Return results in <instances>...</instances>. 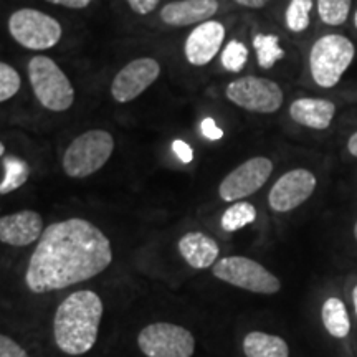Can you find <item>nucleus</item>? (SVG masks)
<instances>
[{"label": "nucleus", "instance_id": "nucleus-1", "mask_svg": "<svg viewBox=\"0 0 357 357\" xmlns=\"http://www.w3.org/2000/svg\"><path fill=\"white\" fill-rule=\"evenodd\" d=\"M111 261L109 238L95 223L66 218L45 229L30 257L25 283L35 294L56 291L95 278Z\"/></svg>", "mask_w": 357, "mask_h": 357}, {"label": "nucleus", "instance_id": "nucleus-2", "mask_svg": "<svg viewBox=\"0 0 357 357\" xmlns=\"http://www.w3.org/2000/svg\"><path fill=\"white\" fill-rule=\"evenodd\" d=\"M102 318V301L91 289H79L56 307L53 334L58 349L68 356H83L95 346Z\"/></svg>", "mask_w": 357, "mask_h": 357}, {"label": "nucleus", "instance_id": "nucleus-3", "mask_svg": "<svg viewBox=\"0 0 357 357\" xmlns=\"http://www.w3.org/2000/svg\"><path fill=\"white\" fill-rule=\"evenodd\" d=\"M357 63V42L349 35L329 30L312 40L306 53V71L312 86L336 91Z\"/></svg>", "mask_w": 357, "mask_h": 357}, {"label": "nucleus", "instance_id": "nucleus-4", "mask_svg": "<svg viewBox=\"0 0 357 357\" xmlns=\"http://www.w3.org/2000/svg\"><path fill=\"white\" fill-rule=\"evenodd\" d=\"M26 71L33 95L43 108L53 113H63L73 106L75 88L56 61L37 55L29 61Z\"/></svg>", "mask_w": 357, "mask_h": 357}, {"label": "nucleus", "instance_id": "nucleus-5", "mask_svg": "<svg viewBox=\"0 0 357 357\" xmlns=\"http://www.w3.org/2000/svg\"><path fill=\"white\" fill-rule=\"evenodd\" d=\"M114 151V139L105 129L79 134L65 149L61 167L71 178H84L105 167Z\"/></svg>", "mask_w": 357, "mask_h": 357}, {"label": "nucleus", "instance_id": "nucleus-6", "mask_svg": "<svg viewBox=\"0 0 357 357\" xmlns=\"http://www.w3.org/2000/svg\"><path fill=\"white\" fill-rule=\"evenodd\" d=\"M8 32L26 50H50L63 37V26L55 17L37 8H20L8 19Z\"/></svg>", "mask_w": 357, "mask_h": 357}, {"label": "nucleus", "instance_id": "nucleus-7", "mask_svg": "<svg viewBox=\"0 0 357 357\" xmlns=\"http://www.w3.org/2000/svg\"><path fill=\"white\" fill-rule=\"evenodd\" d=\"M215 278L245 291L275 294L281 289V281L261 263L247 257H225L212 266Z\"/></svg>", "mask_w": 357, "mask_h": 357}, {"label": "nucleus", "instance_id": "nucleus-8", "mask_svg": "<svg viewBox=\"0 0 357 357\" xmlns=\"http://www.w3.org/2000/svg\"><path fill=\"white\" fill-rule=\"evenodd\" d=\"M225 96L231 105L260 114H273L284 102V91L278 83L263 77H242L230 82Z\"/></svg>", "mask_w": 357, "mask_h": 357}, {"label": "nucleus", "instance_id": "nucleus-9", "mask_svg": "<svg viewBox=\"0 0 357 357\" xmlns=\"http://www.w3.org/2000/svg\"><path fill=\"white\" fill-rule=\"evenodd\" d=\"M319 178L307 167H294L276 178L268 192V207L276 213H288L305 205L318 189Z\"/></svg>", "mask_w": 357, "mask_h": 357}, {"label": "nucleus", "instance_id": "nucleus-10", "mask_svg": "<svg viewBox=\"0 0 357 357\" xmlns=\"http://www.w3.org/2000/svg\"><path fill=\"white\" fill-rule=\"evenodd\" d=\"M137 346L147 357H192L195 339L189 329L182 326L154 323L139 333Z\"/></svg>", "mask_w": 357, "mask_h": 357}, {"label": "nucleus", "instance_id": "nucleus-11", "mask_svg": "<svg viewBox=\"0 0 357 357\" xmlns=\"http://www.w3.org/2000/svg\"><path fill=\"white\" fill-rule=\"evenodd\" d=\"M273 160L257 155L245 160L238 167L227 174L218 185V195L223 202H240L261 189L273 174Z\"/></svg>", "mask_w": 357, "mask_h": 357}, {"label": "nucleus", "instance_id": "nucleus-12", "mask_svg": "<svg viewBox=\"0 0 357 357\" xmlns=\"http://www.w3.org/2000/svg\"><path fill=\"white\" fill-rule=\"evenodd\" d=\"M160 75V65L151 56H141L129 61L116 73L111 82V96L114 101L129 102L139 98Z\"/></svg>", "mask_w": 357, "mask_h": 357}, {"label": "nucleus", "instance_id": "nucleus-13", "mask_svg": "<svg viewBox=\"0 0 357 357\" xmlns=\"http://www.w3.org/2000/svg\"><path fill=\"white\" fill-rule=\"evenodd\" d=\"M339 114L337 101L329 96H298L289 102L288 116L298 128L312 132L329 131Z\"/></svg>", "mask_w": 357, "mask_h": 357}, {"label": "nucleus", "instance_id": "nucleus-14", "mask_svg": "<svg viewBox=\"0 0 357 357\" xmlns=\"http://www.w3.org/2000/svg\"><path fill=\"white\" fill-rule=\"evenodd\" d=\"M225 40V26L217 20L204 22L189 33L184 45V55L192 66L208 65L220 52Z\"/></svg>", "mask_w": 357, "mask_h": 357}, {"label": "nucleus", "instance_id": "nucleus-15", "mask_svg": "<svg viewBox=\"0 0 357 357\" xmlns=\"http://www.w3.org/2000/svg\"><path fill=\"white\" fill-rule=\"evenodd\" d=\"M43 218L35 211H20L0 218V240L10 247H29L42 238Z\"/></svg>", "mask_w": 357, "mask_h": 357}, {"label": "nucleus", "instance_id": "nucleus-16", "mask_svg": "<svg viewBox=\"0 0 357 357\" xmlns=\"http://www.w3.org/2000/svg\"><path fill=\"white\" fill-rule=\"evenodd\" d=\"M217 12L218 0H174L160 8V20L171 26L200 25Z\"/></svg>", "mask_w": 357, "mask_h": 357}, {"label": "nucleus", "instance_id": "nucleus-17", "mask_svg": "<svg viewBox=\"0 0 357 357\" xmlns=\"http://www.w3.org/2000/svg\"><path fill=\"white\" fill-rule=\"evenodd\" d=\"M178 253L184 258L185 263L195 270H205L217 263L218 243L212 236L202 234V231H189L178 240L177 243Z\"/></svg>", "mask_w": 357, "mask_h": 357}, {"label": "nucleus", "instance_id": "nucleus-18", "mask_svg": "<svg viewBox=\"0 0 357 357\" xmlns=\"http://www.w3.org/2000/svg\"><path fill=\"white\" fill-rule=\"evenodd\" d=\"M247 357H289L288 342L283 337L263 331H252L243 339Z\"/></svg>", "mask_w": 357, "mask_h": 357}, {"label": "nucleus", "instance_id": "nucleus-19", "mask_svg": "<svg viewBox=\"0 0 357 357\" xmlns=\"http://www.w3.org/2000/svg\"><path fill=\"white\" fill-rule=\"evenodd\" d=\"M321 319L326 331L336 339H344L351 333V318L346 303L337 296H329L321 306Z\"/></svg>", "mask_w": 357, "mask_h": 357}, {"label": "nucleus", "instance_id": "nucleus-20", "mask_svg": "<svg viewBox=\"0 0 357 357\" xmlns=\"http://www.w3.org/2000/svg\"><path fill=\"white\" fill-rule=\"evenodd\" d=\"M354 0H316V17L329 30H337L351 22Z\"/></svg>", "mask_w": 357, "mask_h": 357}, {"label": "nucleus", "instance_id": "nucleus-21", "mask_svg": "<svg viewBox=\"0 0 357 357\" xmlns=\"http://www.w3.org/2000/svg\"><path fill=\"white\" fill-rule=\"evenodd\" d=\"M316 0H289L284 8V26L289 33L303 35L311 29Z\"/></svg>", "mask_w": 357, "mask_h": 357}, {"label": "nucleus", "instance_id": "nucleus-22", "mask_svg": "<svg viewBox=\"0 0 357 357\" xmlns=\"http://www.w3.org/2000/svg\"><path fill=\"white\" fill-rule=\"evenodd\" d=\"M32 169L25 159L17 155L2 158V181H0V194L7 195L10 192L20 189L26 184Z\"/></svg>", "mask_w": 357, "mask_h": 357}, {"label": "nucleus", "instance_id": "nucleus-23", "mask_svg": "<svg viewBox=\"0 0 357 357\" xmlns=\"http://www.w3.org/2000/svg\"><path fill=\"white\" fill-rule=\"evenodd\" d=\"M257 60L260 68L271 70L287 58V52L281 47V40L275 33H258L253 38Z\"/></svg>", "mask_w": 357, "mask_h": 357}, {"label": "nucleus", "instance_id": "nucleus-24", "mask_svg": "<svg viewBox=\"0 0 357 357\" xmlns=\"http://www.w3.org/2000/svg\"><path fill=\"white\" fill-rule=\"evenodd\" d=\"M257 220V208L253 207V204L245 202V200H240V202L231 204L220 218V225L225 231H236L243 227L250 225Z\"/></svg>", "mask_w": 357, "mask_h": 357}, {"label": "nucleus", "instance_id": "nucleus-25", "mask_svg": "<svg viewBox=\"0 0 357 357\" xmlns=\"http://www.w3.org/2000/svg\"><path fill=\"white\" fill-rule=\"evenodd\" d=\"M220 60L223 68L234 71V73H240L248 61V48L240 40H230L223 48Z\"/></svg>", "mask_w": 357, "mask_h": 357}, {"label": "nucleus", "instance_id": "nucleus-26", "mask_svg": "<svg viewBox=\"0 0 357 357\" xmlns=\"http://www.w3.org/2000/svg\"><path fill=\"white\" fill-rule=\"evenodd\" d=\"M20 86L22 79L19 71L13 68L12 65L2 61L0 63V101L6 102L12 100L20 91Z\"/></svg>", "mask_w": 357, "mask_h": 357}, {"label": "nucleus", "instance_id": "nucleus-27", "mask_svg": "<svg viewBox=\"0 0 357 357\" xmlns=\"http://www.w3.org/2000/svg\"><path fill=\"white\" fill-rule=\"evenodd\" d=\"M0 357H30L20 344H17L12 337L2 334L0 336Z\"/></svg>", "mask_w": 357, "mask_h": 357}, {"label": "nucleus", "instance_id": "nucleus-28", "mask_svg": "<svg viewBox=\"0 0 357 357\" xmlns=\"http://www.w3.org/2000/svg\"><path fill=\"white\" fill-rule=\"evenodd\" d=\"M172 153L177 155L181 162L184 164H190L192 160H194V149H192V146H189L182 139L172 141Z\"/></svg>", "mask_w": 357, "mask_h": 357}, {"label": "nucleus", "instance_id": "nucleus-29", "mask_svg": "<svg viewBox=\"0 0 357 357\" xmlns=\"http://www.w3.org/2000/svg\"><path fill=\"white\" fill-rule=\"evenodd\" d=\"M131 10L137 15H147L159 7L160 0H126Z\"/></svg>", "mask_w": 357, "mask_h": 357}, {"label": "nucleus", "instance_id": "nucleus-30", "mask_svg": "<svg viewBox=\"0 0 357 357\" xmlns=\"http://www.w3.org/2000/svg\"><path fill=\"white\" fill-rule=\"evenodd\" d=\"M200 131H202L204 136L211 141H218L223 137V131L218 128V124L213 118L202 119V123H200Z\"/></svg>", "mask_w": 357, "mask_h": 357}, {"label": "nucleus", "instance_id": "nucleus-31", "mask_svg": "<svg viewBox=\"0 0 357 357\" xmlns=\"http://www.w3.org/2000/svg\"><path fill=\"white\" fill-rule=\"evenodd\" d=\"M47 2L53 3V6L73 8V10H82V8H86L88 6H91L93 0H47Z\"/></svg>", "mask_w": 357, "mask_h": 357}, {"label": "nucleus", "instance_id": "nucleus-32", "mask_svg": "<svg viewBox=\"0 0 357 357\" xmlns=\"http://www.w3.org/2000/svg\"><path fill=\"white\" fill-rule=\"evenodd\" d=\"M344 153L349 159L357 160V129L349 132L344 141Z\"/></svg>", "mask_w": 357, "mask_h": 357}, {"label": "nucleus", "instance_id": "nucleus-33", "mask_svg": "<svg viewBox=\"0 0 357 357\" xmlns=\"http://www.w3.org/2000/svg\"><path fill=\"white\" fill-rule=\"evenodd\" d=\"M234 2L247 8H263L270 0H234Z\"/></svg>", "mask_w": 357, "mask_h": 357}, {"label": "nucleus", "instance_id": "nucleus-34", "mask_svg": "<svg viewBox=\"0 0 357 357\" xmlns=\"http://www.w3.org/2000/svg\"><path fill=\"white\" fill-rule=\"evenodd\" d=\"M351 300H352V307H354V312L357 316V283L351 289Z\"/></svg>", "mask_w": 357, "mask_h": 357}, {"label": "nucleus", "instance_id": "nucleus-35", "mask_svg": "<svg viewBox=\"0 0 357 357\" xmlns=\"http://www.w3.org/2000/svg\"><path fill=\"white\" fill-rule=\"evenodd\" d=\"M351 25H352V30L357 33V6L354 7V12H352V17H351Z\"/></svg>", "mask_w": 357, "mask_h": 357}, {"label": "nucleus", "instance_id": "nucleus-36", "mask_svg": "<svg viewBox=\"0 0 357 357\" xmlns=\"http://www.w3.org/2000/svg\"><path fill=\"white\" fill-rule=\"evenodd\" d=\"M352 238H354V242L357 243V218H356L354 225H352Z\"/></svg>", "mask_w": 357, "mask_h": 357}, {"label": "nucleus", "instance_id": "nucleus-37", "mask_svg": "<svg viewBox=\"0 0 357 357\" xmlns=\"http://www.w3.org/2000/svg\"><path fill=\"white\" fill-rule=\"evenodd\" d=\"M0 158H6V144H0Z\"/></svg>", "mask_w": 357, "mask_h": 357}]
</instances>
